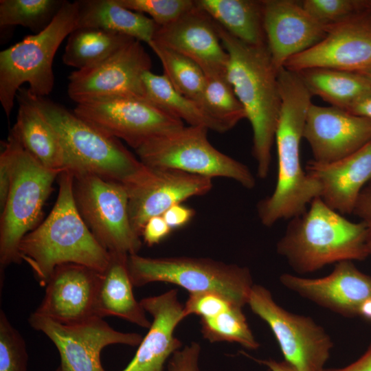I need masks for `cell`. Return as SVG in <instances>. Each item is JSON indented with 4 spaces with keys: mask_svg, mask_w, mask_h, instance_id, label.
<instances>
[{
    "mask_svg": "<svg viewBox=\"0 0 371 371\" xmlns=\"http://www.w3.org/2000/svg\"><path fill=\"white\" fill-rule=\"evenodd\" d=\"M278 78L282 103L275 135L277 181L273 193L257 205L259 219L266 227L302 214L307 204L321 194L319 184L303 170L300 158V144L312 95L297 73L282 67Z\"/></svg>",
    "mask_w": 371,
    "mask_h": 371,
    "instance_id": "6da1fadb",
    "label": "cell"
},
{
    "mask_svg": "<svg viewBox=\"0 0 371 371\" xmlns=\"http://www.w3.org/2000/svg\"><path fill=\"white\" fill-rule=\"evenodd\" d=\"M214 23L229 56L227 78L252 128V154L257 163V175L265 179L270 170L271 148L281 109L278 71L267 45L247 44Z\"/></svg>",
    "mask_w": 371,
    "mask_h": 371,
    "instance_id": "7a4b0ae2",
    "label": "cell"
},
{
    "mask_svg": "<svg viewBox=\"0 0 371 371\" xmlns=\"http://www.w3.org/2000/svg\"><path fill=\"white\" fill-rule=\"evenodd\" d=\"M74 175L58 176V194L48 216L21 240V259L45 286L59 265L74 263L102 272L110 254L95 238L79 214L73 195Z\"/></svg>",
    "mask_w": 371,
    "mask_h": 371,
    "instance_id": "3957f363",
    "label": "cell"
},
{
    "mask_svg": "<svg viewBox=\"0 0 371 371\" xmlns=\"http://www.w3.org/2000/svg\"><path fill=\"white\" fill-rule=\"evenodd\" d=\"M276 250L298 273L369 256L365 225L348 220L320 197L314 199L304 213L290 220Z\"/></svg>",
    "mask_w": 371,
    "mask_h": 371,
    "instance_id": "277c9868",
    "label": "cell"
},
{
    "mask_svg": "<svg viewBox=\"0 0 371 371\" xmlns=\"http://www.w3.org/2000/svg\"><path fill=\"white\" fill-rule=\"evenodd\" d=\"M56 131L65 155V171L124 182L142 163L120 141L46 97L21 89Z\"/></svg>",
    "mask_w": 371,
    "mask_h": 371,
    "instance_id": "5b68a950",
    "label": "cell"
},
{
    "mask_svg": "<svg viewBox=\"0 0 371 371\" xmlns=\"http://www.w3.org/2000/svg\"><path fill=\"white\" fill-rule=\"evenodd\" d=\"M77 1H65L51 23L0 52V102L9 118L21 85L31 93L46 97L53 90V61L63 40L76 29Z\"/></svg>",
    "mask_w": 371,
    "mask_h": 371,
    "instance_id": "8992f818",
    "label": "cell"
},
{
    "mask_svg": "<svg viewBox=\"0 0 371 371\" xmlns=\"http://www.w3.org/2000/svg\"><path fill=\"white\" fill-rule=\"evenodd\" d=\"M128 267L133 286L171 283L190 293H220L243 307L248 304L254 285L247 267L207 258H149L137 254L128 256Z\"/></svg>",
    "mask_w": 371,
    "mask_h": 371,
    "instance_id": "52a82bcc",
    "label": "cell"
},
{
    "mask_svg": "<svg viewBox=\"0 0 371 371\" xmlns=\"http://www.w3.org/2000/svg\"><path fill=\"white\" fill-rule=\"evenodd\" d=\"M11 131L15 137V156L10 190L1 214V273L10 265L22 262L19 244L38 225L54 182L62 172L43 166L23 146L13 128Z\"/></svg>",
    "mask_w": 371,
    "mask_h": 371,
    "instance_id": "ba28073f",
    "label": "cell"
},
{
    "mask_svg": "<svg viewBox=\"0 0 371 371\" xmlns=\"http://www.w3.org/2000/svg\"><path fill=\"white\" fill-rule=\"evenodd\" d=\"M208 130L201 126H183L150 139L135 150L140 161L148 166L211 179L229 178L245 188H253L256 180L248 167L214 148L207 139Z\"/></svg>",
    "mask_w": 371,
    "mask_h": 371,
    "instance_id": "9c48e42d",
    "label": "cell"
},
{
    "mask_svg": "<svg viewBox=\"0 0 371 371\" xmlns=\"http://www.w3.org/2000/svg\"><path fill=\"white\" fill-rule=\"evenodd\" d=\"M73 195L79 214L103 248L109 253H138L141 237L131 225L122 183L91 174L74 175Z\"/></svg>",
    "mask_w": 371,
    "mask_h": 371,
    "instance_id": "30bf717a",
    "label": "cell"
},
{
    "mask_svg": "<svg viewBox=\"0 0 371 371\" xmlns=\"http://www.w3.org/2000/svg\"><path fill=\"white\" fill-rule=\"evenodd\" d=\"M248 305L270 328L284 361L300 371H322L333 343L311 317L293 313L278 305L269 290L254 284Z\"/></svg>",
    "mask_w": 371,
    "mask_h": 371,
    "instance_id": "8fae6325",
    "label": "cell"
},
{
    "mask_svg": "<svg viewBox=\"0 0 371 371\" xmlns=\"http://www.w3.org/2000/svg\"><path fill=\"white\" fill-rule=\"evenodd\" d=\"M152 60L142 43L133 40L107 59L72 71L67 93L77 104L123 97L146 98L144 75Z\"/></svg>",
    "mask_w": 371,
    "mask_h": 371,
    "instance_id": "7c38bea8",
    "label": "cell"
},
{
    "mask_svg": "<svg viewBox=\"0 0 371 371\" xmlns=\"http://www.w3.org/2000/svg\"><path fill=\"white\" fill-rule=\"evenodd\" d=\"M131 225L142 236L146 223L187 199L207 194L211 178L179 170L142 166L124 182Z\"/></svg>",
    "mask_w": 371,
    "mask_h": 371,
    "instance_id": "4fadbf2b",
    "label": "cell"
},
{
    "mask_svg": "<svg viewBox=\"0 0 371 371\" xmlns=\"http://www.w3.org/2000/svg\"><path fill=\"white\" fill-rule=\"evenodd\" d=\"M74 112L134 150L150 139L184 126L147 98L123 97L76 104Z\"/></svg>",
    "mask_w": 371,
    "mask_h": 371,
    "instance_id": "5bb4252c",
    "label": "cell"
},
{
    "mask_svg": "<svg viewBox=\"0 0 371 371\" xmlns=\"http://www.w3.org/2000/svg\"><path fill=\"white\" fill-rule=\"evenodd\" d=\"M28 321L55 345L60 357L61 371H106L100 360L104 348L115 344L136 346L143 338L138 333L115 330L99 317L63 324L34 312Z\"/></svg>",
    "mask_w": 371,
    "mask_h": 371,
    "instance_id": "9a60e30c",
    "label": "cell"
},
{
    "mask_svg": "<svg viewBox=\"0 0 371 371\" xmlns=\"http://www.w3.org/2000/svg\"><path fill=\"white\" fill-rule=\"evenodd\" d=\"M371 66V9L327 27L322 40L290 58L285 69L323 67L359 72Z\"/></svg>",
    "mask_w": 371,
    "mask_h": 371,
    "instance_id": "2e32d148",
    "label": "cell"
},
{
    "mask_svg": "<svg viewBox=\"0 0 371 371\" xmlns=\"http://www.w3.org/2000/svg\"><path fill=\"white\" fill-rule=\"evenodd\" d=\"M313 160L328 164L357 151L371 141V120L335 106L310 105L303 130Z\"/></svg>",
    "mask_w": 371,
    "mask_h": 371,
    "instance_id": "e0dca14e",
    "label": "cell"
},
{
    "mask_svg": "<svg viewBox=\"0 0 371 371\" xmlns=\"http://www.w3.org/2000/svg\"><path fill=\"white\" fill-rule=\"evenodd\" d=\"M153 41L191 59L205 76L226 75L229 56L214 20L196 3L173 22L157 26Z\"/></svg>",
    "mask_w": 371,
    "mask_h": 371,
    "instance_id": "ac0fdd59",
    "label": "cell"
},
{
    "mask_svg": "<svg viewBox=\"0 0 371 371\" xmlns=\"http://www.w3.org/2000/svg\"><path fill=\"white\" fill-rule=\"evenodd\" d=\"M280 281L300 296L345 317H358L362 305L371 299V276L359 270L352 261L335 264L332 272L322 278L283 273Z\"/></svg>",
    "mask_w": 371,
    "mask_h": 371,
    "instance_id": "d6986e66",
    "label": "cell"
},
{
    "mask_svg": "<svg viewBox=\"0 0 371 371\" xmlns=\"http://www.w3.org/2000/svg\"><path fill=\"white\" fill-rule=\"evenodd\" d=\"M100 273L74 263L58 266L35 312L63 324L97 317L95 307Z\"/></svg>",
    "mask_w": 371,
    "mask_h": 371,
    "instance_id": "ffe728a7",
    "label": "cell"
},
{
    "mask_svg": "<svg viewBox=\"0 0 371 371\" xmlns=\"http://www.w3.org/2000/svg\"><path fill=\"white\" fill-rule=\"evenodd\" d=\"M263 25L267 49L277 71L291 57L324 38L327 27L293 0H263Z\"/></svg>",
    "mask_w": 371,
    "mask_h": 371,
    "instance_id": "44dd1931",
    "label": "cell"
},
{
    "mask_svg": "<svg viewBox=\"0 0 371 371\" xmlns=\"http://www.w3.org/2000/svg\"><path fill=\"white\" fill-rule=\"evenodd\" d=\"M140 304L153 322L132 360L121 371H164L167 359L181 347L175 337L177 325L186 318L177 290L142 299Z\"/></svg>",
    "mask_w": 371,
    "mask_h": 371,
    "instance_id": "7402d4cb",
    "label": "cell"
},
{
    "mask_svg": "<svg viewBox=\"0 0 371 371\" xmlns=\"http://www.w3.org/2000/svg\"><path fill=\"white\" fill-rule=\"evenodd\" d=\"M305 171L319 184L320 198L328 206L341 214H352L361 192L371 180V141L334 162L310 160Z\"/></svg>",
    "mask_w": 371,
    "mask_h": 371,
    "instance_id": "603a6c76",
    "label": "cell"
},
{
    "mask_svg": "<svg viewBox=\"0 0 371 371\" xmlns=\"http://www.w3.org/2000/svg\"><path fill=\"white\" fill-rule=\"evenodd\" d=\"M109 254L108 265L100 273L95 315L101 318L117 316L148 329L151 322L146 318L145 310L133 292V285L128 267L129 255Z\"/></svg>",
    "mask_w": 371,
    "mask_h": 371,
    "instance_id": "cb8c5ba5",
    "label": "cell"
},
{
    "mask_svg": "<svg viewBox=\"0 0 371 371\" xmlns=\"http://www.w3.org/2000/svg\"><path fill=\"white\" fill-rule=\"evenodd\" d=\"M16 100L18 113L12 128L23 146L45 167L65 171L64 151L53 126L21 88Z\"/></svg>",
    "mask_w": 371,
    "mask_h": 371,
    "instance_id": "d4e9b609",
    "label": "cell"
},
{
    "mask_svg": "<svg viewBox=\"0 0 371 371\" xmlns=\"http://www.w3.org/2000/svg\"><path fill=\"white\" fill-rule=\"evenodd\" d=\"M76 29L98 28L120 34L149 45L157 25L142 13L120 5L116 0H80Z\"/></svg>",
    "mask_w": 371,
    "mask_h": 371,
    "instance_id": "484cf974",
    "label": "cell"
},
{
    "mask_svg": "<svg viewBox=\"0 0 371 371\" xmlns=\"http://www.w3.org/2000/svg\"><path fill=\"white\" fill-rule=\"evenodd\" d=\"M215 22L240 41L267 45L263 25V0H196Z\"/></svg>",
    "mask_w": 371,
    "mask_h": 371,
    "instance_id": "4316f807",
    "label": "cell"
},
{
    "mask_svg": "<svg viewBox=\"0 0 371 371\" xmlns=\"http://www.w3.org/2000/svg\"><path fill=\"white\" fill-rule=\"evenodd\" d=\"M296 73L312 96L345 111L371 91V83L357 72L317 67Z\"/></svg>",
    "mask_w": 371,
    "mask_h": 371,
    "instance_id": "83f0119b",
    "label": "cell"
},
{
    "mask_svg": "<svg viewBox=\"0 0 371 371\" xmlns=\"http://www.w3.org/2000/svg\"><path fill=\"white\" fill-rule=\"evenodd\" d=\"M135 40L98 28H77L68 36L63 55L67 66L83 69L95 66Z\"/></svg>",
    "mask_w": 371,
    "mask_h": 371,
    "instance_id": "f1b7e54d",
    "label": "cell"
},
{
    "mask_svg": "<svg viewBox=\"0 0 371 371\" xmlns=\"http://www.w3.org/2000/svg\"><path fill=\"white\" fill-rule=\"evenodd\" d=\"M143 79L146 98L152 102L189 126H204L222 133L201 106L177 91L164 74H156L150 70L144 74Z\"/></svg>",
    "mask_w": 371,
    "mask_h": 371,
    "instance_id": "f546056e",
    "label": "cell"
},
{
    "mask_svg": "<svg viewBox=\"0 0 371 371\" xmlns=\"http://www.w3.org/2000/svg\"><path fill=\"white\" fill-rule=\"evenodd\" d=\"M198 104L222 133L246 118L245 110L226 75L205 76L204 89Z\"/></svg>",
    "mask_w": 371,
    "mask_h": 371,
    "instance_id": "4dcf8cb0",
    "label": "cell"
},
{
    "mask_svg": "<svg viewBox=\"0 0 371 371\" xmlns=\"http://www.w3.org/2000/svg\"><path fill=\"white\" fill-rule=\"evenodd\" d=\"M148 45L160 60L164 75L174 88L198 103L205 83L201 68L191 59L154 41Z\"/></svg>",
    "mask_w": 371,
    "mask_h": 371,
    "instance_id": "1f68e13d",
    "label": "cell"
},
{
    "mask_svg": "<svg viewBox=\"0 0 371 371\" xmlns=\"http://www.w3.org/2000/svg\"><path fill=\"white\" fill-rule=\"evenodd\" d=\"M63 0H1V27L21 25L35 34L45 29L56 16Z\"/></svg>",
    "mask_w": 371,
    "mask_h": 371,
    "instance_id": "d6a6232c",
    "label": "cell"
},
{
    "mask_svg": "<svg viewBox=\"0 0 371 371\" xmlns=\"http://www.w3.org/2000/svg\"><path fill=\"white\" fill-rule=\"evenodd\" d=\"M200 324L203 337L212 343L235 342L249 350L260 346L240 306H233L213 317L201 318Z\"/></svg>",
    "mask_w": 371,
    "mask_h": 371,
    "instance_id": "836d02e7",
    "label": "cell"
},
{
    "mask_svg": "<svg viewBox=\"0 0 371 371\" xmlns=\"http://www.w3.org/2000/svg\"><path fill=\"white\" fill-rule=\"evenodd\" d=\"M303 8L324 26L335 25L371 9V1L358 0H304Z\"/></svg>",
    "mask_w": 371,
    "mask_h": 371,
    "instance_id": "e575fe53",
    "label": "cell"
},
{
    "mask_svg": "<svg viewBox=\"0 0 371 371\" xmlns=\"http://www.w3.org/2000/svg\"><path fill=\"white\" fill-rule=\"evenodd\" d=\"M26 344L3 311L0 312V371H27Z\"/></svg>",
    "mask_w": 371,
    "mask_h": 371,
    "instance_id": "d590c367",
    "label": "cell"
},
{
    "mask_svg": "<svg viewBox=\"0 0 371 371\" xmlns=\"http://www.w3.org/2000/svg\"><path fill=\"white\" fill-rule=\"evenodd\" d=\"M122 6L147 14L158 26L168 25L195 5L192 0H116Z\"/></svg>",
    "mask_w": 371,
    "mask_h": 371,
    "instance_id": "8d00e7d4",
    "label": "cell"
},
{
    "mask_svg": "<svg viewBox=\"0 0 371 371\" xmlns=\"http://www.w3.org/2000/svg\"><path fill=\"white\" fill-rule=\"evenodd\" d=\"M235 305L240 306L218 293L210 291L194 293H190L183 306V313L186 317L190 315H196L200 318H207L213 317Z\"/></svg>",
    "mask_w": 371,
    "mask_h": 371,
    "instance_id": "74e56055",
    "label": "cell"
},
{
    "mask_svg": "<svg viewBox=\"0 0 371 371\" xmlns=\"http://www.w3.org/2000/svg\"><path fill=\"white\" fill-rule=\"evenodd\" d=\"M15 137L10 131L7 141L1 142L0 153V207L3 209L7 200L14 170Z\"/></svg>",
    "mask_w": 371,
    "mask_h": 371,
    "instance_id": "f35d334b",
    "label": "cell"
},
{
    "mask_svg": "<svg viewBox=\"0 0 371 371\" xmlns=\"http://www.w3.org/2000/svg\"><path fill=\"white\" fill-rule=\"evenodd\" d=\"M201 346L196 342H192L183 349L178 350L171 357L168 371H199V359Z\"/></svg>",
    "mask_w": 371,
    "mask_h": 371,
    "instance_id": "ab89813d",
    "label": "cell"
},
{
    "mask_svg": "<svg viewBox=\"0 0 371 371\" xmlns=\"http://www.w3.org/2000/svg\"><path fill=\"white\" fill-rule=\"evenodd\" d=\"M358 216L366 228L369 256H371V180L361 192L353 213Z\"/></svg>",
    "mask_w": 371,
    "mask_h": 371,
    "instance_id": "60d3db41",
    "label": "cell"
},
{
    "mask_svg": "<svg viewBox=\"0 0 371 371\" xmlns=\"http://www.w3.org/2000/svg\"><path fill=\"white\" fill-rule=\"evenodd\" d=\"M172 229L162 216L150 218L145 224L142 237L148 246L159 243L169 236Z\"/></svg>",
    "mask_w": 371,
    "mask_h": 371,
    "instance_id": "b9f144b4",
    "label": "cell"
},
{
    "mask_svg": "<svg viewBox=\"0 0 371 371\" xmlns=\"http://www.w3.org/2000/svg\"><path fill=\"white\" fill-rule=\"evenodd\" d=\"M194 215V211L192 208L178 203L167 210L162 216L172 230L188 224Z\"/></svg>",
    "mask_w": 371,
    "mask_h": 371,
    "instance_id": "7bdbcfd3",
    "label": "cell"
},
{
    "mask_svg": "<svg viewBox=\"0 0 371 371\" xmlns=\"http://www.w3.org/2000/svg\"><path fill=\"white\" fill-rule=\"evenodd\" d=\"M322 371H371V344L355 361L344 368H324Z\"/></svg>",
    "mask_w": 371,
    "mask_h": 371,
    "instance_id": "ee69618b",
    "label": "cell"
},
{
    "mask_svg": "<svg viewBox=\"0 0 371 371\" xmlns=\"http://www.w3.org/2000/svg\"><path fill=\"white\" fill-rule=\"evenodd\" d=\"M347 111L371 120V91L355 102Z\"/></svg>",
    "mask_w": 371,
    "mask_h": 371,
    "instance_id": "f6af8a7d",
    "label": "cell"
},
{
    "mask_svg": "<svg viewBox=\"0 0 371 371\" xmlns=\"http://www.w3.org/2000/svg\"><path fill=\"white\" fill-rule=\"evenodd\" d=\"M255 360L258 363L266 366L271 371H300L284 360L282 361H278L271 359L265 360Z\"/></svg>",
    "mask_w": 371,
    "mask_h": 371,
    "instance_id": "bcb514c9",
    "label": "cell"
},
{
    "mask_svg": "<svg viewBox=\"0 0 371 371\" xmlns=\"http://www.w3.org/2000/svg\"><path fill=\"white\" fill-rule=\"evenodd\" d=\"M358 73L363 76L371 83V66Z\"/></svg>",
    "mask_w": 371,
    "mask_h": 371,
    "instance_id": "7dc6e473",
    "label": "cell"
},
{
    "mask_svg": "<svg viewBox=\"0 0 371 371\" xmlns=\"http://www.w3.org/2000/svg\"><path fill=\"white\" fill-rule=\"evenodd\" d=\"M54 371H61L60 367H58Z\"/></svg>",
    "mask_w": 371,
    "mask_h": 371,
    "instance_id": "c3c4849f",
    "label": "cell"
}]
</instances>
